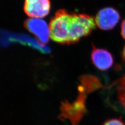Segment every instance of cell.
Wrapping results in <instances>:
<instances>
[{"label":"cell","instance_id":"3","mask_svg":"<svg viewBox=\"0 0 125 125\" xmlns=\"http://www.w3.org/2000/svg\"><path fill=\"white\" fill-rule=\"evenodd\" d=\"M69 14L65 10H60L51 19L49 25L50 37L58 43L70 44L67 29Z\"/></svg>","mask_w":125,"mask_h":125},{"label":"cell","instance_id":"2","mask_svg":"<svg viewBox=\"0 0 125 125\" xmlns=\"http://www.w3.org/2000/svg\"><path fill=\"white\" fill-rule=\"evenodd\" d=\"M95 19L86 14L70 13L67 28L70 44L75 43L95 29Z\"/></svg>","mask_w":125,"mask_h":125},{"label":"cell","instance_id":"11","mask_svg":"<svg viewBox=\"0 0 125 125\" xmlns=\"http://www.w3.org/2000/svg\"><path fill=\"white\" fill-rule=\"evenodd\" d=\"M122 56L123 61L125 62V46L124 47V49H123V50Z\"/></svg>","mask_w":125,"mask_h":125},{"label":"cell","instance_id":"9","mask_svg":"<svg viewBox=\"0 0 125 125\" xmlns=\"http://www.w3.org/2000/svg\"><path fill=\"white\" fill-rule=\"evenodd\" d=\"M102 125H125L121 118H112L107 120Z\"/></svg>","mask_w":125,"mask_h":125},{"label":"cell","instance_id":"4","mask_svg":"<svg viewBox=\"0 0 125 125\" xmlns=\"http://www.w3.org/2000/svg\"><path fill=\"white\" fill-rule=\"evenodd\" d=\"M120 19V15L118 10L113 7H106L97 13L95 21L99 28L107 31L114 29Z\"/></svg>","mask_w":125,"mask_h":125},{"label":"cell","instance_id":"8","mask_svg":"<svg viewBox=\"0 0 125 125\" xmlns=\"http://www.w3.org/2000/svg\"><path fill=\"white\" fill-rule=\"evenodd\" d=\"M117 93L119 102L125 109V76L119 81L117 86Z\"/></svg>","mask_w":125,"mask_h":125},{"label":"cell","instance_id":"7","mask_svg":"<svg viewBox=\"0 0 125 125\" xmlns=\"http://www.w3.org/2000/svg\"><path fill=\"white\" fill-rule=\"evenodd\" d=\"M91 58L93 64L101 71H106L114 64L112 54L105 49L97 48L93 46Z\"/></svg>","mask_w":125,"mask_h":125},{"label":"cell","instance_id":"1","mask_svg":"<svg viewBox=\"0 0 125 125\" xmlns=\"http://www.w3.org/2000/svg\"><path fill=\"white\" fill-rule=\"evenodd\" d=\"M81 85L79 87V95L72 103L65 101L61 107L60 118L68 119L72 125H78L80 121L87 112L85 101L88 93L98 89L101 84L99 80L93 76L87 75L80 79Z\"/></svg>","mask_w":125,"mask_h":125},{"label":"cell","instance_id":"5","mask_svg":"<svg viewBox=\"0 0 125 125\" xmlns=\"http://www.w3.org/2000/svg\"><path fill=\"white\" fill-rule=\"evenodd\" d=\"M24 26L30 32L34 35L41 44L45 45L49 41L50 30L47 23L41 18H29L25 21Z\"/></svg>","mask_w":125,"mask_h":125},{"label":"cell","instance_id":"10","mask_svg":"<svg viewBox=\"0 0 125 125\" xmlns=\"http://www.w3.org/2000/svg\"><path fill=\"white\" fill-rule=\"evenodd\" d=\"M121 35L125 40V19H124L121 25Z\"/></svg>","mask_w":125,"mask_h":125},{"label":"cell","instance_id":"6","mask_svg":"<svg viewBox=\"0 0 125 125\" xmlns=\"http://www.w3.org/2000/svg\"><path fill=\"white\" fill-rule=\"evenodd\" d=\"M23 10L29 17L42 18L49 14L51 2L50 0H25Z\"/></svg>","mask_w":125,"mask_h":125}]
</instances>
